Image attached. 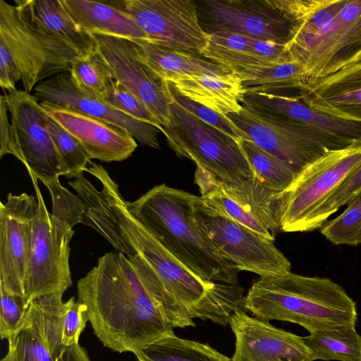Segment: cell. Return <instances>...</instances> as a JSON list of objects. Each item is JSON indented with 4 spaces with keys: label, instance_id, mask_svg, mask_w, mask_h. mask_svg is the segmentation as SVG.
Instances as JSON below:
<instances>
[{
    "label": "cell",
    "instance_id": "11",
    "mask_svg": "<svg viewBox=\"0 0 361 361\" xmlns=\"http://www.w3.org/2000/svg\"><path fill=\"white\" fill-rule=\"evenodd\" d=\"M361 164V143L331 149L305 167L284 191L281 231H307L319 206Z\"/></svg>",
    "mask_w": 361,
    "mask_h": 361
},
{
    "label": "cell",
    "instance_id": "25",
    "mask_svg": "<svg viewBox=\"0 0 361 361\" xmlns=\"http://www.w3.org/2000/svg\"><path fill=\"white\" fill-rule=\"evenodd\" d=\"M78 27L87 33H99L129 40H148L135 21L117 6L89 0H61Z\"/></svg>",
    "mask_w": 361,
    "mask_h": 361
},
{
    "label": "cell",
    "instance_id": "27",
    "mask_svg": "<svg viewBox=\"0 0 361 361\" xmlns=\"http://www.w3.org/2000/svg\"><path fill=\"white\" fill-rule=\"evenodd\" d=\"M14 3L38 28L63 41L80 56L94 51L91 36L78 28L61 0H18Z\"/></svg>",
    "mask_w": 361,
    "mask_h": 361
},
{
    "label": "cell",
    "instance_id": "33",
    "mask_svg": "<svg viewBox=\"0 0 361 361\" xmlns=\"http://www.w3.org/2000/svg\"><path fill=\"white\" fill-rule=\"evenodd\" d=\"M240 143L255 176L277 192H283L290 187L298 173L289 166L251 140H242Z\"/></svg>",
    "mask_w": 361,
    "mask_h": 361
},
{
    "label": "cell",
    "instance_id": "35",
    "mask_svg": "<svg viewBox=\"0 0 361 361\" xmlns=\"http://www.w3.org/2000/svg\"><path fill=\"white\" fill-rule=\"evenodd\" d=\"M321 233L336 245L356 246L361 243V192L348 203L336 218L325 223Z\"/></svg>",
    "mask_w": 361,
    "mask_h": 361
},
{
    "label": "cell",
    "instance_id": "28",
    "mask_svg": "<svg viewBox=\"0 0 361 361\" xmlns=\"http://www.w3.org/2000/svg\"><path fill=\"white\" fill-rule=\"evenodd\" d=\"M219 189L252 214L272 236L281 231L284 191L271 189L256 176L237 184L220 182Z\"/></svg>",
    "mask_w": 361,
    "mask_h": 361
},
{
    "label": "cell",
    "instance_id": "1",
    "mask_svg": "<svg viewBox=\"0 0 361 361\" xmlns=\"http://www.w3.org/2000/svg\"><path fill=\"white\" fill-rule=\"evenodd\" d=\"M87 172L102 183L123 240L135 254L128 257L170 326H195V319L228 324L233 314L243 308L240 286L197 278L132 215L118 184L100 164L92 163Z\"/></svg>",
    "mask_w": 361,
    "mask_h": 361
},
{
    "label": "cell",
    "instance_id": "34",
    "mask_svg": "<svg viewBox=\"0 0 361 361\" xmlns=\"http://www.w3.org/2000/svg\"><path fill=\"white\" fill-rule=\"evenodd\" d=\"M69 73L78 87L101 97L114 79L110 69L94 49L88 55L76 57Z\"/></svg>",
    "mask_w": 361,
    "mask_h": 361
},
{
    "label": "cell",
    "instance_id": "19",
    "mask_svg": "<svg viewBox=\"0 0 361 361\" xmlns=\"http://www.w3.org/2000/svg\"><path fill=\"white\" fill-rule=\"evenodd\" d=\"M39 102H49L103 120L123 129L142 145L159 149L161 132L150 123L136 120L114 109L101 97L78 87L69 72L52 76L33 90Z\"/></svg>",
    "mask_w": 361,
    "mask_h": 361
},
{
    "label": "cell",
    "instance_id": "20",
    "mask_svg": "<svg viewBox=\"0 0 361 361\" xmlns=\"http://www.w3.org/2000/svg\"><path fill=\"white\" fill-rule=\"evenodd\" d=\"M40 104L49 117L79 141L90 159L124 161L137 147L135 139L117 126L60 105L46 102Z\"/></svg>",
    "mask_w": 361,
    "mask_h": 361
},
{
    "label": "cell",
    "instance_id": "6",
    "mask_svg": "<svg viewBox=\"0 0 361 361\" xmlns=\"http://www.w3.org/2000/svg\"><path fill=\"white\" fill-rule=\"evenodd\" d=\"M170 121L163 127L168 145L226 184L255 176L240 141L201 121L171 100Z\"/></svg>",
    "mask_w": 361,
    "mask_h": 361
},
{
    "label": "cell",
    "instance_id": "23",
    "mask_svg": "<svg viewBox=\"0 0 361 361\" xmlns=\"http://www.w3.org/2000/svg\"><path fill=\"white\" fill-rule=\"evenodd\" d=\"M207 35L201 56L233 72L292 61L286 45L225 31Z\"/></svg>",
    "mask_w": 361,
    "mask_h": 361
},
{
    "label": "cell",
    "instance_id": "41",
    "mask_svg": "<svg viewBox=\"0 0 361 361\" xmlns=\"http://www.w3.org/2000/svg\"><path fill=\"white\" fill-rule=\"evenodd\" d=\"M202 197L208 204L212 205L235 222L250 229L265 238L273 241L275 239L252 214L247 212L235 201L228 197L220 189Z\"/></svg>",
    "mask_w": 361,
    "mask_h": 361
},
{
    "label": "cell",
    "instance_id": "39",
    "mask_svg": "<svg viewBox=\"0 0 361 361\" xmlns=\"http://www.w3.org/2000/svg\"><path fill=\"white\" fill-rule=\"evenodd\" d=\"M102 98L114 109L136 120L154 125L162 132V126L148 108L131 91L115 79L111 82Z\"/></svg>",
    "mask_w": 361,
    "mask_h": 361
},
{
    "label": "cell",
    "instance_id": "46",
    "mask_svg": "<svg viewBox=\"0 0 361 361\" xmlns=\"http://www.w3.org/2000/svg\"><path fill=\"white\" fill-rule=\"evenodd\" d=\"M55 361H91L86 350L79 343L66 346Z\"/></svg>",
    "mask_w": 361,
    "mask_h": 361
},
{
    "label": "cell",
    "instance_id": "17",
    "mask_svg": "<svg viewBox=\"0 0 361 361\" xmlns=\"http://www.w3.org/2000/svg\"><path fill=\"white\" fill-rule=\"evenodd\" d=\"M63 295L56 293L30 302L21 324L6 338L8 352L0 361H55L60 356L66 348Z\"/></svg>",
    "mask_w": 361,
    "mask_h": 361
},
{
    "label": "cell",
    "instance_id": "14",
    "mask_svg": "<svg viewBox=\"0 0 361 361\" xmlns=\"http://www.w3.org/2000/svg\"><path fill=\"white\" fill-rule=\"evenodd\" d=\"M202 28L207 33L225 31L286 45L294 22L275 0H203L197 2Z\"/></svg>",
    "mask_w": 361,
    "mask_h": 361
},
{
    "label": "cell",
    "instance_id": "36",
    "mask_svg": "<svg viewBox=\"0 0 361 361\" xmlns=\"http://www.w3.org/2000/svg\"><path fill=\"white\" fill-rule=\"evenodd\" d=\"M48 130L67 171L66 177L75 178L83 174L91 159L79 141L49 116Z\"/></svg>",
    "mask_w": 361,
    "mask_h": 361
},
{
    "label": "cell",
    "instance_id": "13",
    "mask_svg": "<svg viewBox=\"0 0 361 361\" xmlns=\"http://www.w3.org/2000/svg\"><path fill=\"white\" fill-rule=\"evenodd\" d=\"M19 161L42 183L67 175L48 130L49 116L34 94L4 92Z\"/></svg>",
    "mask_w": 361,
    "mask_h": 361
},
{
    "label": "cell",
    "instance_id": "5",
    "mask_svg": "<svg viewBox=\"0 0 361 361\" xmlns=\"http://www.w3.org/2000/svg\"><path fill=\"white\" fill-rule=\"evenodd\" d=\"M191 195L161 184L126 204L137 221L197 278L207 283L239 286L238 268L224 259L196 228Z\"/></svg>",
    "mask_w": 361,
    "mask_h": 361
},
{
    "label": "cell",
    "instance_id": "15",
    "mask_svg": "<svg viewBox=\"0 0 361 361\" xmlns=\"http://www.w3.org/2000/svg\"><path fill=\"white\" fill-rule=\"evenodd\" d=\"M37 207L36 195L25 192H10L0 203V285L23 298Z\"/></svg>",
    "mask_w": 361,
    "mask_h": 361
},
{
    "label": "cell",
    "instance_id": "44",
    "mask_svg": "<svg viewBox=\"0 0 361 361\" xmlns=\"http://www.w3.org/2000/svg\"><path fill=\"white\" fill-rule=\"evenodd\" d=\"M8 108L4 95L0 97V157L11 154L19 160L13 128L8 118Z\"/></svg>",
    "mask_w": 361,
    "mask_h": 361
},
{
    "label": "cell",
    "instance_id": "30",
    "mask_svg": "<svg viewBox=\"0 0 361 361\" xmlns=\"http://www.w3.org/2000/svg\"><path fill=\"white\" fill-rule=\"evenodd\" d=\"M134 354L137 361H232L207 343L175 334L160 338Z\"/></svg>",
    "mask_w": 361,
    "mask_h": 361
},
{
    "label": "cell",
    "instance_id": "12",
    "mask_svg": "<svg viewBox=\"0 0 361 361\" xmlns=\"http://www.w3.org/2000/svg\"><path fill=\"white\" fill-rule=\"evenodd\" d=\"M117 7L135 21L151 43L200 56L207 44L194 1L124 0Z\"/></svg>",
    "mask_w": 361,
    "mask_h": 361
},
{
    "label": "cell",
    "instance_id": "18",
    "mask_svg": "<svg viewBox=\"0 0 361 361\" xmlns=\"http://www.w3.org/2000/svg\"><path fill=\"white\" fill-rule=\"evenodd\" d=\"M235 336L232 361H314L305 337L277 328L243 309L237 310L229 324Z\"/></svg>",
    "mask_w": 361,
    "mask_h": 361
},
{
    "label": "cell",
    "instance_id": "42",
    "mask_svg": "<svg viewBox=\"0 0 361 361\" xmlns=\"http://www.w3.org/2000/svg\"><path fill=\"white\" fill-rule=\"evenodd\" d=\"M0 336L7 338L20 326L29 307L25 298L11 293L0 285Z\"/></svg>",
    "mask_w": 361,
    "mask_h": 361
},
{
    "label": "cell",
    "instance_id": "2",
    "mask_svg": "<svg viewBox=\"0 0 361 361\" xmlns=\"http://www.w3.org/2000/svg\"><path fill=\"white\" fill-rule=\"evenodd\" d=\"M78 301L87 307L94 334L104 346L135 353L175 334L128 257L110 252L77 283Z\"/></svg>",
    "mask_w": 361,
    "mask_h": 361
},
{
    "label": "cell",
    "instance_id": "31",
    "mask_svg": "<svg viewBox=\"0 0 361 361\" xmlns=\"http://www.w3.org/2000/svg\"><path fill=\"white\" fill-rule=\"evenodd\" d=\"M305 340L315 360L361 361V335L355 326L312 332Z\"/></svg>",
    "mask_w": 361,
    "mask_h": 361
},
{
    "label": "cell",
    "instance_id": "45",
    "mask_svg": "<svg viewBox=\"0 0 361 361\" xmlns=\"http://www.w3.org/2000/svg\"><path fill=\"white\" fill-rule=\"evenodd\" d=\"M195 182L198 185L202 197L216 191L220 187V180L204 168L197 166Z\"/></svg>",
    "mask_w": 361,
    "mask_h": 361
},
{
    "label": "cell",
    "instance_id": "37",
    "mask_svg": "<svg viewBox=\"0 0 361 361\" xmlns=\"http://www.w3.org/2000/svg\"><path fill=\"white\" fill-rule=\"evenodd\" d=\"M361 192V164L338 185L312 216L307 231L321 228L326 220Z\"/></svg>",
    "mask_w": 361,
    "mask_h": 361
},
{
    "label": "cell",
    "instance_id": "26",
    "mask_svg": "<svg viewBox=\"0 0 361 361\" xmlns=\"http://www.w3.org/2000/svg\"><path fill=\"white\" fill-rule=\"evenodd\" d=\"M170 82L183 95L219 114L227 116L243 109L240 99L244 88L233 71L224 75H186Z\"/></svg>",
    "mask_w": 361,
    "mask_h": 361
},
{
    "label": "cell",
    "instance_id": "32",
    "mask_svg": "<svg viewBox=\"0 0 361 361\" xmlns=\"http://www.w3.org/2000/svg\"><path fill=\"white\" fill-rule=\"evenodd\" d=\"M245 90H298L306 80L302 67L294 61L235 72Z\"/></svg>",
    "mask_w": 361,
    "mask_h": 361
},
{
    "label": "cell",
    "instance_id": "9",
    "mask_svg": "<svg viewBox=\"0 0 361 361\" xmlns=\"http://www.w3.org/2000/svg\"><path fill=\"white\" fill-rule=\"evenodd\" d=\"M38 202L32 221V243L25 281L28 304L37 298L63 293L72 286L70 243L74 231L55 217L46 206L37 178L29 173Z\"/></svg>",
    "mask_w": 361,
    "mask_h": 361
},
{
    "label": "cell",
    "instance_id": "24",
    "mask_svg": "<svg viewBox=\"0 0 361 361\" xmlns=\"http://www.w3.org/2000/svg\"><path fill=\"white\" fill-rule=\"evenodd\" d=\"M137 58L159 79L172 82L186 75H224L233 72L204 57L170 49L147 40H130Z\"/></svg>",
    "mask_w": 361,
    "mask_h": 361
},
{
    "label": "cell",
    "instance_id": "22",
    "mask_svg": "<svg viewBox=\"0 0 361 361\" xmlns=\"http://www.w3.org/2000/svg\"><path fill=\"white\" fill-rule=\"evenodd\" d=\"M298 91L309 106L338 118L361 123V61L329 75L306 80Z\"/></svg>",
    "mask_w": 361,
    "mask_h": 361
},
{
    "label": "cell",
    "instance_id": "29",
    "mask_svg": "<svg viewBox=\"0 0 361 361\" xmlns=\"http://www.w3.org/2000/svg\"><path fill=\"white\" fill-rule=\"evenodd\" d=\"M76 192L83 206L82 224L101 234L117 250L126 256L134 255L120 232L115 214L102 191H99L81 174L68 183Z\"/></svg>",
    "mask_w": 361,
    "mask_h": 361
},
{
    "label": "cell",
    "instance_id": "4",
    "mask_svg": "<svg viewBox=\"0 0 361 361\" xmlns=\"http://www.w3.org/2000/svg\"><path fill=\"white\" fill-rule=\"evenodd\" d=\"M243 308L269 322L297 324L310 333L355 326V302L327 278L292 272L260 276L243 300Z\"/></svg>",
    "mask_w": 361,
    "mask_h": 361
},
{
    "label": "cell",
    "instance_id": "10",
    "mask_svg": "<svg viewBox=\"0 0 361 361\" xmlns=\"http://www.w3.org/2000/svg\"><path fill=\"white\" fill-rule=\"evenodd\" d=\"M227 116L250 140L298 174L326 152L348 145L305 123L258 114L243 106L239 112Z\"/></svg>",
    "mask_w": 361,
    "mask_h": 361
},
{
    "label": "cell",
    "instance_id": "7",
    "mask_svg": "<svg viewBox=\"0 0 361 361\" xmlns=\"http://www.w3.org/2000/svg\"><path fill=\"white\" fill-rule=\"evenodd\" d=\"M0 47L9 54L31 92L41 82L70 72L80 54L63 41L38 28L15 5L0 0Z\"/></svg>",
    "mask_w": 361,
    "mask_h": 361
},
{
    "label": "cell",
    "instance_id": "3",
    "mask_svg": "<svg viewBox=\"0 0 361 361\" xmlns=\"http://www.w3.org/2000/svg\"><path fill=\"white\" fill-rule=\"evenodd\" d=\"M294 22L286 45L306 80L361 61V0H275Z\"/></svg>",
    "mask_w": 361,
    "mask_h": 361
},
{
    "label": "cell",
    "instance_id": "43",
    "mask_svg": "<svg viewBox=\"0 0 361 361\" xmlns=\"http://www.w3.org/2000/svg\"><path fill=\"white\" fill-rule=\"evenodd\" d=\"M87 321V307L83 303L75 301L74 297L66 301L63 329V343L66 347L79 343Z\"/></svg>",
    "mask_w": 361,
    "mask_h": 361
},
{
    "label": "cell",
    "instance_id": "38",
    "mask_svg": "<svg viewBox=\"0 0 361 361\" xmlns=\"http://www.w3.org/2000/svg\"><path fill=\"white\" fill-rule=\"evenodd\" d=\"M167 82L168 90L171 99L190 112L192 115L204 123L215 127L238 141L250 140L249 137L238 128L225 115L219 114L196 102L191 100L180 93L174 85Z\"/></svg>",
    "mask_w": 361,
    "mask_h": 361
},
{
    "label": "cell",
    "instance_id": "21",
    "mask_svg": "<svg viewBox=\"0 0 361 361\" xmlns=\"http://www.w3.org/2000/svg\"><path fill=\"white\" fill-rule=\"evenodd\" d=\"M288 90H244L241 105L254 112L305 123L347 145L361 143V123L338 118L307 105Z\"/></svg>",
    "mask_w": 361,
    "mask_h": 361
},
{
    "label": "cell",
    "instance_id": "16",
    "mask_svg": "<svg viewBox=\"0 0 361 361\" xmlns=\"http://www.w3.org/2000/svg\"><path fill=\"white\" fill-rule=\"evenodd\" d=\"M89 35L96 53L113 78L140 99L162 128L168 125L171 99L167 82L157 78L137 58L130 40L99 33Z\"/></svg>",
    "mask_w": 361,
    "mask_h": 361
},
{
    "label": "cell",
    "instance_id": "8",
    "mask_svg": "<svg viewBox=\"0 0 361 361\" xmlns=\"http://www.w3.org/2000/svg\"><path fill=\"white\" fill-rule=\"evenodd\" d=\"M193 222L202 235L240 271L260 276L291 272V264L273 240L231 220L201 196L191 195Z\"/></svg>",
    "mask_w": 361,
    "mask_h": 361
},
{
    "label": "cell",
    "instance_id": "40",
    "mask_svg": "<svg viewBox=\"0 0 361 361\" xmlns=\"http://www.w3.org/2000/svg\"><path fill=\"white\" fill-rule=\"evenodd\" d=\"M52 201L53 216L69 224L71 227L82 222L83 206L77 195L71 192L61 185L59 178L46 181Z\"/></svg>",
    "mask_w": 361,
    "mask_h": 361
}]
</instances>
